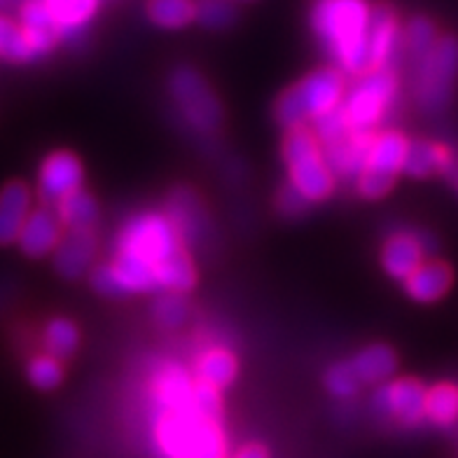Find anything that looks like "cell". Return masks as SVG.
<instances>
[{"instance_id": "cell-28", "label": "cell", "mask_w": 458, "mask_h": 458, "mask_svg": "<svg viewBox=\"0 0 458 458\" xmlns=\"http://www.w3.org/2000/svg\"><path fill=\"white\" fill-rule=\"evenodd\" d=\"M40 342H43L45 353L59 358V360H66L78 351L80 327L71 318L55 316L45 323L43 332H40Z\"/></svg>"}, {"instance_id": "cell-13", "label": "cell", "mask_w": 458, "mask_h": 458, "mask_svg": "<svg viewBox=\"0 0 458 458\" xmlns=\"http://www.w3.org/2000/svg\"><path fill=\"white\" fill-rule=\"evenodd\" d=\"M164 213L175 227L187 250L206 242L208 227H211L208 225V213H206L201 197L194 192L192 187H175L174 192L169 194V199H166Z\"/></svg>"}, {"instance_id": "cell-8", "label": "cell", "mask_w": 458, "mask_h": 458, "mask_svg": "<svg viewBox=\"0 0 458 458\" xmlns=\"http://www.w3.org/2000/svg\"><path fill=\"white\" fill-rule=\"evenodd\" d=\"M169 97L178 114L192 131L208 136L223 127V101L211 82L192 66H178L169 75Z\"/></svg>"}, {"instance_id": "cell-22", "label": "cell", "mask_w": 458, "mask_h": 458, "mask_svg": "<svg viewBox=\"0 0 458 458\" xmlns=\"http://www.w3.org/2000/svg\"><path fill=\"white\" fill-rule=\"evenodd\" d=\"M456 150L452 145L440 143V140L416 139L411 140L410 152H407V164H404V175L423 181L433 175H445L446 169L452 166Z\"/></svg>"}, {"instance_id": "cell-11", "label": "cell", "mask_w": 458, "mask_h": 458, "mask_svg": "<svg viewBox=\"0 0 458 458\" xmlns=\"http://www.w3.org/2000/svg\"><path fill=\"white\" fill-rule=\"evenodd\" d=\"M85 190V166L71 150H55L40 162L38 169V199L43 206H52Z\"/></svg>"}, {"instance_id": "cell-37", "label": "cell", "mask_w": 458, "mask_h": 458, "mask_svg": "<svg viewBox=\"0 0 458 458\" xmlns=\"http://www.w3.org/2000/svg\"><path fill=\"white\" fill-rule=\"evenodd\" d=\"M445 178H446V181H449V185H452L454 190H456V192H458V150H456V157H454L452 166L446 169Z\"/></svg>"}, {"instance_id": "cell-12", "label": "cell", "mask_w": 458, "mask_h": 458, "mask_svg": "<svg viewBox=\"0 0 458 458\" xmlns=\"http://www.w3.org/2000/svg\"><path fill=\"white\" fill-rule=\"evenodd\" d=\"M435 248L430 236L421 229L398 227L386 236L381 246V267L391 278L404 284L419 267L428 259V253Z\"/></svg>"}, {"instance_id": "cell-20", "label": "cell", "mask_w": 458, "mask_h": 458, "mask_svg": "<svg viewBox=\"0 0 458 458\" xmlns=\"http://www.w3.org/2000/svg\"><path fill=\"white\" fill-rule=\"evenodd\" d=\"M19 24L24 29L29 47L36 59L52 55L61 43V33L49 14L45 0H26L19 10Z\"/></svg>"}, {"instance_id": "cell-6", "label": "cell", "mask_w": 458, "mask_h": 458, "mask_svg": "<svg viewBox=\"0 0 458 458\" xmlns=\"http://www.w3.org/2000/svg\"><path fill=\"white\" fill-rule=\"evenodd\" d=\"M400 97V78L393 68L369 71L353 80L342 103V114L346 124L356 131H372L384 124Z\"/></svg>"}, {"instance_id": "cell-18", "label": "cell", "mask_w": 458, "mask_h": 458, "mask_svg": "<svg viewBox=\"0 0 458 458\" xmlns=\"http://www.w3.org/2000/svg\"><path fill=\"white\" fill-rule=\"evenodd\" d=\"M194 379L223 393L239 377V358L227 344H206L192 358Z\"/></svg>"}, {"instance_id": "cell-25", "label": "cell", "mask_w": 458, "mask_h": 458, "mask_svg": "<svg viewBox=\"0 0 458 458\" xmlns=\"http://www.w3.org/2000/svg\"><path fill=\"white\" fill-rule=\"evenodd\" d=\"M426 421L435 428H454L458 423V384L437 381L426 395Z\"/></svg>"}, {"instance_id": "cell-10", "label": "cell", "mask_w": 458, "mask_h": 458, "mask_svg": "<svg viewBox=\"0 0 458 458\" xmlns=\"http://www.w3.org/2000/svg\"><path fill=\"white\" fill-rule=\"evenodd\" d=\"M426 395L428 386L419 379L398 377L379 386L374 395V410L388 421H395L404 428H416L426 421Z\"/></svg>"}, {"instance_id": "cell-19", "label": "cell", "mask_w": 458, "mask_h": 458, "mask_svg": "<svg viewBox=\"0 0 458 458\" xmlns=\"http://www.w3.org/2000/svg\"><path fill=\"white\" fill-rule=\"evenodd\" d=\"M33 192L24 181H10L0 190V248L19 242L26 220L33 213Z\"/></svg>"}, {"instance_id": "cell-5", "label": "cell", "mask_w": 458, "mask_h": 458, "mask_svg": "<svg viewBox=\"0 0 458 458\" xmlns=\"http://www.w3.org/2000/svg\"><path fill=\"white\" fill-rule=\"evenodd\" d=\"M182 248H185V243L181 242V236L166 217V213L139 211L129 216L117 229L113 255L136 259L155 272L164 259H169Z\"/></svg>"}, {"instance_id": "cell-1", "label": "cell", "mask_w": 458, "mask_h": 458, "mask_svg": "<svg viewBox=\"0 0 458 458\" xmlns=\"http://www.w3.org/2000/svg\"><path fill=\"white\" fill-rule=\"evenodd\" d=\"M223 393L197 381L192 398L171 407L145 404V421L157 458H229Z\"/></svg>"}, {"instance_id": "cell-14", "label": "cell", "mask_w": 458, "mask_h": 458, "mask_svg": "<svg viewBox=\"0 0 458 458\" xmlns=\"http://www.w3.org/2000/svg\"><path fill=\"white\" fill-rule=\"evenodd\" d=\"M403 29L398 13L386 3L372 7V21H369V66L372 71L393 68V61L403 49Z\"/></svg>"}, {"instance_id": "cell-27", "label": "cell", "mask_w": 458, "mask_h": 458, "mask_svg": "<svg viewBox=\"0 0 458 458\" xmlns=\"http://www.w3.org/2000/svg\"><path fill=\"white\" fill-rule=\"evenodd\" d=\"M55 211L64 229H94L101 217L97 199L87 190H80V192L66 197L61 204L55 206Z\"/></svg>"}, {"instance_id": "cell-3", "label": "cell", "mask_w": 458, "mask_h": 458, "mask_svg": "<svg viewBox=\"0 0 458 458\" xmlns=\"http://www.w3.org/2000/svg\"><path fill=\"white\" fill-rule=\"evenodd\" d=\"M346 91H349L346 75L335 66L307 72L278 97L274 108L276 122L285 131L314 127L316 122L342 108Z\"/></svg>"}, {"instance_id": "cell-7", "label": "cell", "mask_w": 458, "mask_h": 458, "mask_svg": "<svg viewBox=\"0 0 458 458\" xmlns=\"http://www.w3.org/2000/svg\"><path fill=\"white\" fill-rule=\"evenodd\" d=\"M458 80V38L442 36L428 55L414 64V101L423 113L435 114L452 103Z\"/></svg>"}, {"instance_id": "cell-30", "label": "cell", "mask_w": 458, "mask_h": 458, "mask_svg": "<svg viewBox=\"0 0 458 458\" xmlns=\"http://www.w3.org/2000/svg\"><path fill=\"white\" fill-rule=\"evenodd\" d=\"M0 59L7 64H30L36 61L17 19L0 14Z\"/></svg>"}, {"instance_id": "cell-17", "label": "cell", "mask_w": 458, "mask_h": 458, "mask_svg": "<svg viewBox=\"0 0 458 458\" xmlns=\"http://www.w3.org/2000/svg\"><path fill=\"white\" fill-rule=\"evenodd\" d=\"M374 136H377V133L372 131H356V129H349V131L342 133L339 139L323 145L327 162H330L332 171H335L337 178H342V181H356L358 174H360L362 166H365V162H368Z\"/></svg>"}, {"instance_id": "cell-33", "label": "cell", "mask_w": 458, "mask_h": 458, "mask_svg": "<svg viewBox=\"0 0 458 458\" xmlns=\"http://www.w3.org/2000/svg\"><path fill=\"white\" fill-rule=\"evenodd\" d=\"M323 384H326V391L330 393L335 400H353L360 391V381H358L356 372L351 368L349 360H339L335 365L326 369V377H323Z\"/></svg>"}, {"instance_id": "cell-2", "label": "cell", "mask_w": 458, "mask_h": 458, "mask_svg": "<svg viewBox=\"0 0 458 458\" xmlns=\"http://www.w3.org/2000/svg\"><path fill=\"white\" fill-rule=\"evenodd\" d=\"M369 21L372 5L368 0H316L311 29L332 66L346 78H360L369 66Z\"/></svg>"}, {"instance_id": "cell-34", "label": "cell", "mask_w": 458, "mask_h": 458, "mask_svg": "<svg viewBox=\"0 0 458 458\" xmlns=\"http://www.w3.org/2000/svg\"><path fill=\"white\" fill-rule=\"evenodd\" d=\"M236 21L232 0H197V24L211 30H225Z\"/></svg>"}, {"instance_id": "cell-23", "label": "cell", "mask_w": 458, "mask_h": 458, "mask_svg": "<svg viewBox=\"0 0 458 458\" xmlns=\"http://www.w3.org/2000/svg\"><path fill=\"white\" fill-rule=\"evenodd\" d=\"M45 5L59 29L61 43H72L85 36L101 7V0H45Z\"/></svg>"}, {"instance_id": "cell-35", "label": "cell", "mask_w": 458, "mask_h": 458, "mask_svg": "<svg viewBox=\"0 0 458 458\" xmlns=\"http://www.w3.org/2000/svg\"><path fill=\"white\" fill-rule=\"evenodd\" d=\"M276 208L285 217H300L311 208V204L297 192L295 187H290L288 182H284L276 192Z\"/></svg>"}, {"instance_id": "cell-21", "label": "cell", "mask_w": 458, "mask_h": 458, "mask_svg": "<svg viewBox=\"0 0 458 458\" xmlns=\"http://www.w3.org/2000/svg\"><path fill=\"white\" fill-rule=\"evenodd\" d=\"M404 293L416 304H435L452 290L454 269L440 258H428L407 281Z\"/></svg>"}, {"instance_id": "cell-36", "label": "cell", "mask_w": 458, "mask_h": 458, "mask_svg": "<svg viewBox=\"0 0 458 458\" xmlns=\"http://www.w3.org/2000/svg\"><path fill=\"white\" fill-rule=\"evenodd\" d=\"M229 458H272V454H269V449L262 442H246Z\"/></svg>"}, {"instance_id": "cell-9", "label": "cell", "mask_w": 458, "mask_h": 458, "mask_svg": "<svg viewBox=\"0 0 458 458\" xmlns=\"http://www.w3.org/2000/svg\"><path fill=\"white\" fill-rule=\"evenodd\" d=\"M411 140L398 129H381L374 136L372 150L368 155V162L353 181L356 192L362 199L377 201L384 199L391 192L400 175L404 174L407 164V152H410Z\"/></svg>"}, {"instance_id": "cell-4", "label": "cell", "mask_w": 458, "mask_h": 458, "mask_svg": "<svg viewBox=\"0 0 458 458\" xmlns=\"http://www.w3.org/2000/svg\"><path fill=\"white\" fill-rule=\"evenodd\" d=\"M281 155H284L285 174H288L285 182L295 187L309 204H323L335 194L339 178L327 162L323 143L316 136L314 127L285 131Z\"/></svg>"}, {"instance_id": "cell-15", "label": "cell", "mask_w": 458, "mask_h": 458, "mask_svg": "<svg viewBox=\"0 0 458 458\" xmlns=\"http://www.w3.org/2000/svg\"><path fill=\"white\" fill-rule=\"evenodd\" d=\"M66 229L61 225L59 216L52 206H36L19 234V250L30 259H43L55 255Z\"/></svg>"}, {"instance_id": "cell-31", "label": "cell", "mask_w": 458, "mask_h": 458, "mask_svg": "<svg viewBox=\"0 0 458 458\" xmlns=\"http://www.w3.org/2000/svg\"><path fill=\"white\" fill-rule=\"evenodd\" d=\"M64 377H66L64 360L49 356V353H36L26 362V379L38 391H55V388L61 386Z\"/></svg>"}, {"instance_id": "cell-24", "label": "cell", "mask_w": 458, "mask_h": 458, "mask_svg": "<svg viewBox=\"0 0 458 458\" xmlns=\"http://www.w3.org/2000/svg\"><path fill=\"white\" fill-rule=\"evenodd\" d=\"M349 362L362 386H384L398 369V356L388 344H369Z\"/></svg>"}, {"instance_id": "cell-26", "label": "cell", "mask_w": 458, "mask_h": 458, "mask_svg": "<svg viewBox=\"0 0 458 458\" xmlns=\"http://www.w3.org/2000/svg\"><path fill=\"white\" fill-rule=\"evenodd\" d=\"M145 17L164 30H181L197 21V0H148Z\"/></svg>"}, {"instance_id": "cell-29", "label": "cell", "mask_w": 458, "mask_h": 458, "mask_svg": "<svg viewBox=\"0 0 458 458\" xmlns=\"http://www.w3.org/2000/svg\"><path fill=\"white\" fill-rule=\"evenodd\" d=\"M440 38L442 36L437 26L428 17L419 14V17H411L403 29V49L410 55L411 64H416V61L428 55Z\"/></svg>"}, {"instance_id": "cell-16", "label": "cell", "mask_w": 458, "mask_h": 458, "mask_svg": "<svg viewBox=\"0 0 458 458\" xmlns=\"http://www.w3.org/2000/svg\"><path fill=\"white\" fill-rule=\"evenodd\" d=\"M97 258V232L94 229H66L59 248L55 250V269L68 281H78L91 272Z\"/></svg>"}, {"instance_id": "cell-32", "label": "cell", "mask_w": 458, "mask_h": 458, "mask_svg": "<svg viewBox=\"0 0 458 458\" xmlns=\"http://www.w3.org/2000/svg\"><path fill=\"white\" fill-rule=\"evenodd\" d=\"M187 318H190V301H187L185 295H178V293H162L157 300L152 301V320H155L162 330H181L187 323Z\"/></svg>"}]
</instances>
